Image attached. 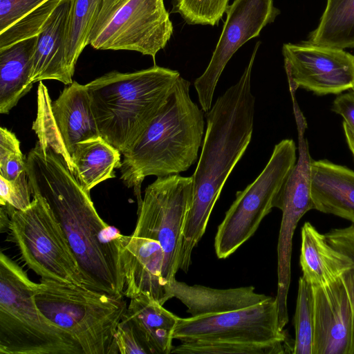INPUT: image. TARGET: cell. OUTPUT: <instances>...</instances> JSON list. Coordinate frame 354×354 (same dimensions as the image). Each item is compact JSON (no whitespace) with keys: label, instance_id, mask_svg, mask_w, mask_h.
Masks as SVG:
<instances>
[{"label":"cell","instance_id":"obj_34","mask_svg":"<svg viewBox=\"0 0 354 354\" xmlns=\"http://www.w3.org/2000/svg\"><path fill=\"white\" fill-rule=\"evenodd\" d=\"M331 110L341 115L344 122L354 131V89L337 95L333 102Z\"/></svg>","mask_w":354,"mask_h":354},{"label":"cell","instance_id":"obj_26","mask_svg":"<svg viewBox=\"0 0 354 354\" xmlns=\"http://www.w3.org/2000/svg\"><path fill=\"white\" fill-rule=\"evenodd\" d=\"M294 325L295 339H294L293 354H313V288L302 276L299 279Z\"/></svg>","mask_w":354,"mask_h":354},{"label":"cell","instance_id":"obj_8","mask_svg":"<svg viewBox=\"0 0 354 354\" xmlns=\"http://www.w3.org/2000/svg\"><path fill=\"white\" fill-rule=\"evenodd\" d=\"M174 28L164 0H102L89 45L151 56L165 48Z\"/></svg>","mask_w":354,"mask_h":354},{"label":"cell","instance_id":"obj_27","mask_svg":"<svg viewBox=\"0 0 354 354\" xmlns=\"http://www.w3.org/2000/svg\"><path fill=\"white\" fill-rule=\"evenodd\" d=\"M61 0H46L0 32V48L37 36Z\"/></svg>","mask_w":354,"mask_h":354},{"label":"cell","instance_id":"obj_9","mask_svg":"<svg viewBox=\"0 0 354 354\" xmlns=\"http://www.w3.org/2000/svg\"><path fill=\"white\" fill-rule=\"evenodd\" d=\"M297 147L292 139L274 145L266 167L236 198L218 226L214 249L218 258L226 259L257 231L274 207V201L297 161Z\"/></svg>","mask_w":354,"mask_h":354},{"label":"cell","instance_id":"obj_36","mask_svg":"<svg viewBox=\"0 0 354 354\" xmlns=\"http://www.w3.org/2000/svg\"><path fill=\"white\" fill-rule=\"evenodd\" d=\"M10 217L6 210V209L1 206L0 207V232H8L10 225Z\"/></svg>","mask_w":354,"mask_h":354},{"label":"cell","instance_id":"obj_32","mask_svg":"<svg viewBox=\"0 0 354 354\" xmlns=\"http://www.w3.org/2000/svg\"><path fill=\"white\" fill-rule=\"evenodd\" d=\"M46 0H0V32Z\"/></svg>","mask_w":354,"mask_h":354},{"label":"cell","instance_id":"obj_10","mask_svg":"<svg viewBox=\"0 0 354 354\" xmlns=\"http://www.w3.org/2000/svg\"><path fill=\"white\" fill-rule=\"evenodd\" d=\"M192 196V177L178 174L158 177L145 189L138 208L132 234L153 239L161 245L162 277L167 283L179 270L183 232Z\"/></svg>","mask_w":354,"mask_h":354},{"label":"cell","instance_id":"obj_19","mask_svg":"<svg viewBox=\"0 0 354 354\" xmlns=\"http://www.w3.org/2000/svg\"><path fill=\"white\" fill-rule=\"evenodd\" d=\"M133 328L150 354H169L179 317L153 299L141 295L130 299L122 318Z\"/></svg>","mask_w":354,"mask_h":354},{"label":"cell","instance_id":"obj_4","mask_svg":"<svg viewBox=\"0 0 354 354\" xmlns=\"http://www.w3.org/2000/svg\"><path fill=\"white\" fill-rule=\"evenodd\" d=\"M178 71L153 66L132 73L113 71L85 84L100 134L127 152L165 104Z\"/></svg>","mask_w":354,"mask_h":354},{"label":"cell","instance_id":"obj_18","mask_svg":"<svg viewBox=\"0 0 354 354\" xmlns=\"http://www.w3.org/2000/svg\"><path fill=\"white\" fill-rule=\"evenodd\" d=\"M168 286L172 298L179 299L192 317L243 309L272 298L257 293L253 286L215 289L201 285L189 286L176 278L169 281Z\"/></svg>","mask_w":354,"mask_h":354},{"label":"cell","instance_id":"obj_31","mask_svg":"<svg viewBox=\"0 0 354 354\" xmlns=\"http://www.w3.org/2000/svg\"><path fill=\"white\" fill-rule=\"evenodd\" d=\"M31 194L32 189L26 171L13 180L0 176L1 205L24 210L31 204Z\"/></svg>","mask_w":354,"mask_h":354},{"label":"cell","instance_id":"obj_12","mask_svg":"<svg viewBox=\"0 0 354 354\" xmlns=\"http://www.w3.org/2000/svg\"><path fill=\"white\" fill-rule=\"evenodd\" d=\"M173 338L181 342L205 339L276 342L290 339L280 328L276 297L236 310L179 317Z\"/></svg>","mask_w":354,"mask_h":354},{"label":"cell","instance_id":"obj_28","mask_svg":"<svg viewBox=\"0 0 354 354\" xmlns=\"http://www.w3.org/2000/svg\"><path fill=\"white\" fill-rule=\"evenodd\" d=\"M229 0H173L172 12L188 24L216 25L229 6Z\"/></svg>","mask_w":354,"mask_h":354},{"label":"cell","instance_id":"obj_25","mask_svg":"<svg viewBox=\"0 0 354 354\" xmlns=\"http://www.w3.org/2000/svg\"><path fill=\"white\" fill-rule=\"evenodd\" d=\"M102 0H75L69 24L66 59L71 72L84 48L89 44V37L99 12Z\"/></svg>","mask_w":354,"mask_h":354},{"label":"cell","instance_id":"obj_14","mask_svg":"<svg viewBox=\"0 0 354 354\" xmlns=\"http://www.w3.org/2000/svg\"><path fill=\"white\" fill-rule=\"evenodd\" d=\"M279 13L273 0H234L228 6L226 20L210 62L194 84L204 112L211 109L217 83L232 55L248 40L258 37Z\"/></svg>","mask_w":354,"mask_h":354},{"label":"cell","instance_id":"obj_5","mask_svg":"<svg viewBox=\"0 0 354 354\" xmlns=\"http://www.w3.org/2000/svg\"><path fill=\"white\" fill-rule=\"evenodd\" d=\"M34 298L44 315L75 339L82 354H116L115 333L127 309L124 295L41 278Z\"/></svg>","mask_w":354,"mask_h":354},{"label":"cell","instance_id":"obj_33","mask_svg":"<svg viewBox=\"0 0 354 354\" xmlns=\"http://www.w3.org/2000/svg\"><path fill=\"white\" fill-rule=\"evenodd\" d=\"M115 344L116 354H149L131 326L123 319L115 333Z\"/></svg>","mask_w":354,"mask_h":354},{"label":"cell","instance_id":"obj_1","mask_svg":"<svg viewBox=\"0 0 354 354\" xmlns=\"http://www.w3.org/2000/svg\"><path fill=\"white\" fill-rule=\"evenodd\" d=\"M32 194L43 196L57 218L78 263L82 285L124 295L123 252L129 236L104 221L64 158L38 140L26 158Z\"/></svg>","mask_w":354,"mask_h":354},{"label":"cell","instance_id":"obj_20","mask_svg":"<svg viewBox=\"0 0 354 354\" xmlns=\"http://www.w3.org/2000/svg\"><path fill=\"white\" fill-rule=\"evenodd\" d=\"M300 266L303 277L319 286L335 281L351 267L349 258L335 249L309 222L301 231Z\"/></svg>","mask_w":354,"mask_h":354},{"label":"cell","instance_id":"obj_7","mask_svg":"<svg viewBox=\"0 0 354 354\" xmlns=\"http://www.w3.org/2000/svg\"><path fill=\"white\" fill-rule=\"evenodd\" d=\"M9 230L25 264L41 278L82 285L78 263L46 200L33 194L24 210L12 209Z\"/></svg>","mask_w":354,"mask_h":354},{"label":"cell","instance_id":"obj_2","mask_svg":"<svg viewBox=\"0 0 354 354\" xmlns=\"http://www.w3.org/2000/svg\"><path fill=\"white\" fill-rule=\"evenodd\" d=\"M259 45L238 82L206 113L207 129L196 168L191 176L192 196L183 232L179 269L187 272L193 249L203 236L221 190L252 139L255 97L252 69Z\"/></svg>","mask_w":354,"mask_h":354},{"label":"cell","instance_id":"obj_15","mask_svg":"<svg viewBox=\"0 0 354 354\" xmlns=\"http://www.w3.org/2000/svg\"><path fill=\"white\" fill-rule=\"evenodd\" d=\"M313 288V354H351L353 314L342 277L327 284Z\"/></svg>","mask_w":354,"mask_h":354},{"label":"cell","instance_id":"obj_13","mask_svg":"<svg viewBox=\"0 0 354 354\" xmlns=\"http://www.w3.org/2000/svg\"><path fill=\"white\" fill-rule=\"evenodd\" d=\"M284 68L290 93L298 88L322 96L354 89V55L343 49L284 44Z\"/></svg>","mask_w":354,"mask_h":354},{"label":"cell","instance_id":"obj_17","mask_svg":"<svg viewBox=\"0 0 354 354\" xmlns=\"http://www.w3.org/2000/svg\"><path fill=\"white\" fill-rule=\"evenodd\" d=\"M311 197L314 209L354 224V170L328 160H313Z\"/></svg>","mask_w":354,"mask_h":354},{"label":"cell","instance_id":"obj_23","mask_svg":"<svg viewBox=\"0 0 354 354\" xmlns=\"http://www.w3.org/2000/svg\"><path fill=\"white\" fill-rule=\"evenodd\" d=\"M307 42L333 48L354 47V0H327L317 27Z\"/></svg>","mask_w":354,"mask_h":354},{"label":"cell","instance_id":"obj_6","mask_svg":"<svg viewBox=\"0 0 354 354\" xmlns=\"http://www.w3.org/2000/svg\"><path fill=\"white\" fill-rule=\"evenodd\" d=\"M37 283L0 253V353L82 354L75 339L37 306Z\"/></svg>","mask_w":354,"mask_h":354},{"label":"cell","instance_id":"obj_35","mask_svg":"<svg viewBox=\"0 0 354 354\" xmlns=\"http://www.w3.org/2000/svg\"><path fill=\"white\" fill-rule=\"evenodd\" d=\"M346 142L354 158V131L344 122L342 124Z\"/></svg>","mask_w":354,"mask_h":354},{"label":"cell","instance_id":"obj_29","mask_svg":"<svg viewBox=\"0 0 354 354\" xmlns=\"http://www.w3.org/2000/svg\"><path fill=\"white\" fill-rule=\"evenodd\" d=\"M26 171V158L20 149V142L14 133L0 128V176L15 180Z\"/></svg>","mask_w":354,"mask_h":354},{"label":"cell","instance_id":"obj_24","mask_svg":"<svg viewBox=\"0 0 354 354\" xmlns=\"http://www.w3.org/2000/svg\"><path fill=\"white\" fill-rule=\"evenodd\" d=\"M292 339L276 342L205 339L182 342L171 353L180 354H282L293 353ZM294 341V340H293Z\"/></svg>","mask_w":354,"mask_h":354},{"label":"cell","instance_id":"obj_11","mask_svg":"<svg viewBox=\"0 0 354 354\" xmlns=\"http://www.w3.org/2000/svg\"><path fill=\"white\" fill-rule=\"evenodd\" d=\"M32 129L38 140L59 153L73 172L72 156L77 145L100 136L85 84L73 81L52 101L47 88L39 82Z\"/></svg>","mask_w":354,"mask_h":354},{"label":"cell","instance_id":"obj_22","mask_svg":"<svg viewBox=\"0 0 354 354\" xmlns=\"http://www.w3.org/2000/svg\"><path fill=\"white\" fill-rule=\"evenodd\" d=\"M120 151L101 136L78 143L72 156L73 173L82 188L90 194L102 181L114 178L121 166Z\"/></svg>","mask_w":354,"mask_h":354},{"label":"cell","instance_id":"obj_3","mask_svg":"<svg viewBox=\"0 0 354 354\" xmlns=\"http://www.w3.org/2000/svg\"><path fill=\"white\" fill-rule=\"evenodd\" d=\"M190 82L180 76L165 104L140 137L123 155L120 179L133 188L138 208L141 185L149 176L187 171L198 159L204 136V115L189 95Z\"/></svg>","mask_w":354,"mask_h":354},{"label":"cell","instance_id":"obj_30","mask_svg":"<svg viewBox=\"0 0 354 354\" xmlns=\"http://www.w3.org/2000/svg\"><path fill=\"white\" fill-rule=\"evenodd\" d=\"M327 241L337 250L346 255L351 267L346 270L342 278L350 297L353 314V335L351 354H354V224L344 228H335L325 234Z\"/></svg>","mask_w":354,"mask_h":354},{"label":"cell","instance_id":"obj_16","mask_svg":"<svg viewBox=\"0 0 354 354\" xmlns=\"http://www.w3.org/2000/svg\"><path fill=\"white\" fill-rule=\"evenodd\" d=\"M75 0H61L37 35L32 82L53 80L73 83L66 59V44Z\"/></svg>","mask_w":354,"mask_h":354},{"label":"cell","instance_id":"obj_21","mask_svg":"<svg viewBox=\"0 0 354 354\" xmlns=\"http://www.w3.org/2000/svg\"><path fill=\"white\" fill-rule=\"evenodd\" d=\"M37 36L0 48V113L7 114L32 88Z\"/></svg>","mask_w":354,"mask_h":354}]
</instances>
